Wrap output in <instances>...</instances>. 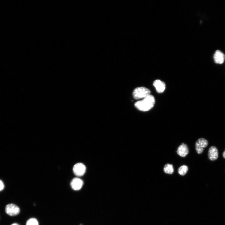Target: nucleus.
Here are the masks:
<instances>
[{
	"mask_svg": "<svg viewBox=\"0 0 225 225\" xmlns=\"http://www.w3.org/2000/svg\"><path fill=\"white\" fill-rule=\"evenodd\" d=\"M155 103L154 97L150 95L142 100L135 102V106L138 110L146 112L152 109L154 107Z\"/></svg>",
	"mask_w": 225,
	"mask_h": 225,
	"instance_id": "1",
	"label": "nucleus"
},
{
	"mask_svg": "<svg viewBox=\"0 0 225 225\" xmlns=\"http://www.w3.org/2000/svg\"><path fill=\"white\" fill-rule=\"evenodd\" d=\"M150 90L145 87H139L136 88L133 91V95L134 99L138 100L144 99L150 95Z\"/></svg>",
	"mask_w": 225,
	"mask_h": 225,
	"instance_id": "2",
	"label": "nucleus"
},
{
	"mask_svg": "<svg viewBox=\"0 0 225 225\" xmlns=\"http://www.w3.org/2000/svg\"><path fill=\"white\" fill-rule=\"evenodd\" d=\"M5 211L9 216H13L18 215L20 213V209L15 204H11L6 206Z\"/></svg>",
	"mask_w": 225,
	"mask_h": 225,
	"instance_id": "3",
	"label": "nucleus"
},
{
	"mask_svg": "<svg viewBox=\"0 0 225 225\" xmlns=\"http://www.w3.org/2000/svg\"><path fill=\"white\" fill-rule=\"evenodd\" d=\"M208 142L205 139L201 138L196 141L195 144L196 150L198 154H201L204 151V148L208 145Z\"/></svg>",
	"mask_w": 225,
	"mask_h": 225,
	"instance_id": "4",
	"label": "nucleus"
},
{
	"mask_svg": "<svg viewBox=\"0 0 225 225\" xmlns=\"http://www.w3.org/2000/svg\"><path fill=\"white\" fill-rule=\"evenodd\" d=\"M86 170L85 166L83 163H76L74 166L73 171L75 174L78 176H83Z\"/></svg>",
	"mask_w": 225,
	"mask_h": 225,
	"instance_id": "5",
	"label": "nucleus"
},
{
	"mask_svg": "<svg viewBox=\"0 0 225 225\" xmlns=\"http://www.w3.org/2000/svg\"><path fill=\"white\" fill-rule=\"evenodd\" d=\"M83 185V182L81 179L76 178L72 181L70 185L73 190L75 191H78L82 187Z\"/></svg>",
	"mask_w": 225,
	"mask_h": 225,
	"instance_id": "6",
	"label": "nucleus"
},
{
	"mask_svg": "<svg viewBox=\"0 0 225 225\" xmlns=\"http://www.w3.org/2000/svg\"><path fill=\"white\" fill-rule=\"evenodd\" d=\"M189 150L187 145L183 143L178 147L177 150V154L182 157H186L188 154Z\"/></svg>",
	"mask_w": 225,
	"mask_h": 225,
	"instance_id": "7",
	"label": "nucleus"
},
{
	"mask_svg": "<svg viewBox=\"0 0 225 225\" xmlns=\"http://www.w3.org/2000/svg\"><path fill=\"white\" fill-rule=\"evenodd\" d=\"M208 155L209 159L210 160L214 161L216 160L219 156V153L217 148L215 146H211L209 148Z\"/></svg>",
	"mask_w": 225,
	"mask_h": 225,
	"instance_id": "8",
	"label": "nucleus"
},
{
	"mask_svg": "<svg viewBox=\"0 0 225 225\" xmlns=\"http://www.w3.org/2000/svg\"><path fill=\"white\" fill-rule=\"evenodd\" d=\"M153 85L155 87L158 93H162L166 89V84L164 82L160 80H156L153 82Z\"/></svg>",
	"mask_w": 225,
	"mask_h": 225,
	"instance_id": "9",
	"label": "nucleus"
},
{
	"mask_svg": "<svg viewBox=\"0 0 225 225\" xmlns=\"http://www.w3.org/2000/svg\"><path fill=\"white\" fill-rule=\"evenodd\" d=\"M225 56L221 51L217 50L215 53L214 55V58L216 63L222 64L224 62Z\"/></svg>",
	"mask_w": 225,
	"mask_h": 225,
	"instance_id": "10",
	"label": "nucleus"
},
{
	"mask_svg": "<svg viewBox=\"0 0 225 225\" xmlns=\"http://www.w3.org/2000/svg\"><path fill=\"white\" fill-rule=\"evenodd\" d=\"M174 169L173 165L169 163L166 164L163 168V171L164 172L168 174L172 175L174 172Z\"/></svg>",
	"mask_w": 225,
	"mask_h": 225,
	"instance_id": "11",
	"label": "nucleus"
},
{
	"mask_svg": "<svg viewBox=\"0 0 225 225\" xmlns=\"http://www.w3.org/2000/svg\"><path fill=\"white\" fill-rule=\"evenodd\" d=\"M188 170V166L183 165L181 166L178 168V172L179 174L182 176L185 175Z\"/></svg>",
	"mask_w": 225,
	"mask_h": 225,
	"instance_id": "12",
	"label": "nucleus"
},
{
	"mask_svg": "<svg viewBox=\"0 0 225 225\" xmlns=\"http://www.w3.org/2000/svg\"><path fill=\"white\" fill-rule=\"evenodd\" d=\"M26 225H39V223L36 219L32 218L28 220Z\"/></svg>",
	"mask_w": 225,
	"mask_h": 225,
	"instance_id": "13",
	"label": "nucleus"
},
{
	"mask_svg": "<svg viewBox=\"0 0 225 225\" xmlns=\"http://www.w3.org/2000/svg\"><path fill=\"white\" fill-rule=\"evenodd\" d=\"M4 187V184L3 181L0 180V191H1L3 190Z\"/></svg>",
	"mask_w": 225,
	"mask_h": 225,
	"instance_id": "14",
	"label": "nucleus"
},
{
	"mask_svg": "<svg viewBox=\"0 0 225 225\" xmlns=\"http://www.w3.org/2000/svg\"><path fill=\"white\" fill-rule=\"evenodd\" d=\"M223 157L225 158V150L223 153Z\"/></svg>",
	"mask_w": 225,
	"mask_h": 225,
	"instance_id": "15",
	"label": "nucleus"
},
{
	"mask_svg": "<svg viewBox=\"0 0 225 225\" xmlns=\"http://www.w3.org/2000/svg\"><path fill=\"white\" fill-rule=\"evenodd\" d=\"M11 225H19L17 223H14L11 224Z\"/></svg>",
	"mask_w": 225,
	"mask_h": 225,
	"instance_id": "16",
	"label": "nucleus"
},
{
	"mask_svg": "<svg viewBox=\"0 0 225 225\" xmlns=\"http://www.w3.org/2000/svg\"><path fill=\"white\" fill-rule=\"evenodd\" d=\"M80 225H83L82 224H80Z\"/></svg>",
	"mask_w": 225,
	"mask_h": 225,
	"instance_id": "17",
	"label": "nucleus"
}]
</instances>
